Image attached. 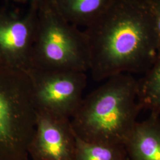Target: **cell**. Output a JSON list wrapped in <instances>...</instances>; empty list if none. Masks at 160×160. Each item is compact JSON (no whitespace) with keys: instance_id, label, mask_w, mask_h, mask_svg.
Returning <instances> with one entry per match:
<instances>
[{"instance_id":"1","label":"cell","mask_w":160,"mask_h":160,"mask_svg":"<svg viewBox=\"0 0 160 160\" xmlns=\"http://www.w3.org/2000/svg\"><path fill=\"white\" fill-rule=\"evenodd\" d=\"M84 32L90 49L89 71L96 81L121 74H145L160 49L149 0H113Z\"/></svg>"},{"instance_id":"2","label":"cell","mask_w":160,"mask_h":160,"mask_svg":"<svg viewBox=\"0 0 160 160\" xmlns=\"http://www.w3.org/2000/svg\"><path fill=\"white\" fill-rule=\"evenodd\" d=\"M142 109L138 80L121 74L84 97L70 120L75 135L85 141L125 147Z\"/></svg>"},{"instance_id":"3","label":"cell","mask_w":160,"mask_h":160,"mask_svg":"<svg viewBox=\"0 0 160 160\" xmlns=\"http://www.w3.org/2000/svg\"><path fill=\"white\" fill-rule=\"evenodd\" d=\"M90 63L84 32L63 18L54 0H39L38 27L28 69L86 72Z\"/></svg>"},{"instance_id":"4","label":"cell","mask_w":160,"mask_h":160,"mask_svg":"<svg viewBox=\"0 0 160 160\" xmlns=\"http://www.w3.org/2000/svg\"><path fill=\"white\" fill-rule=\"evenodd\" d=\"M36 126L29 75L0 63V160H29L28 147Z\"/></svg>"},{"instance_id":"5","label":"cell","mask_w":160,"mask_h":160,"mask_svg":"<svg viewBox=\"0 0 160 160\" xmlns=\"http://www.w3.org/2000/svg\"><path fill=\"white\" fill-rule=\"evenodd\" d=\"M36 111L69 119L78 109L87 83L86 72L29 68Z\"/></svg>"},{"instance_id":"6","label":"cell","mask_w":160,"mask_h":160,"mask_svg":"<svg viewBox=\"0 0 160 160\" xmlns=\"http://www.w3.org/2000/svg\"><path fill=\"white\" fill-rule=\"evenodd\" d=\"M39 0L30 1L20 13L7 6L0 8V63L26 71L38 27Z\"/></svg>"},{"instance_id":"7","label":"cell","mask_w":160,"mask_h":160,"mask_svg":"<svg viewBox=\"0 0 160 160\" xmlns=\"http://www.w3.org/2000/svg\"><path fill=\"white\" fill-rule=\"evenodd\" d=\"M75 135L68 118L36 111V126L28 147L32 160H74Z\"/></svg>"},{"instance_id":"8","label":"cell","mask_w":160,"mask_h":160,"mask_svg":"<svg viewBox=\"0 0 160 160\" xmlns=\"http://www.w3.org/2000/svg\"><path fill=\"white\" fill-rule=\"evenodd\" d=\"M129 160H160V120L151 114L136 124L125 144Z\"/></svg>"},{"instance_id":"9","label":"cell","mask_w":160,"mask_h":160,"mask_svg":"<svg viewBox=\"0 0 160 160\" xmlns=\"http://www.w3.org/2000/svg\"><path fill=\"white\" fill-rule=\"evenodd\" d=\"M113 0H54L58 10L68 23L92 26L108 10Z\"/></svg>"},{"instance_id":"10","label":"cell","mask_w":160,"mask_h":160,"mask_svg":"<svg viewBox=\"0 0 160 160\" xmlns=\"http://www.w3.org/2000/svg\"><path fill=\"white\" fill-rule=\"evenodd\" d=\"M138 96L142 108L160 114V49L151 67L138 80Z\"/></svg>"},{"instance_id":"11","label":"cell","mask_w":160,"mask_h":160,"mask_svg":"<svg viewBox=\"0 0 160 160\" xmlns=\"http://www.w3.org/2000/svg\"><path fill=\"white\" fill-rule=\"evenodd\" d=\"M74 160H125L128 158L124 146L85 141L75 135Z\"/></svg>"},{"instance_id":"12","label":"cell","mask_w":160,"mask_h":160,"mask_svg":"<svg viewBox=\"0 0 160 160\" xmlns=\"http://www.w3.org/2000/svg\"><path fill=\"white\" fill-rule=\"evenodd\" d=\"M154 18L155 27L160 39V0H149Z\"/></svg>"},{"instance_id":"13","label":"cell","mask_w":160,"mask_h":160,"mask_svg":"<svg viewBox=\"0 0 160 160\" xmlns=\"http://www.w3.org/2000/svg\"><path fill=\"white\" fill-rule=\"evenodd\" d=\"M125 160H129V158H126V159H125Z\"/></svg>"},{"instance_id":"14","label":"cell","mask_w":160,"mask_h":160,"mask_svg":"<svg viewBox=\"0 0 160 160\" xmlns=\"http://www.w3.org/2000/svg\"></svg>"}]
</instances>
